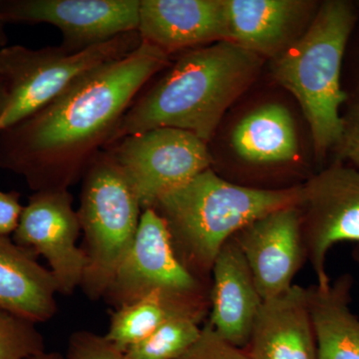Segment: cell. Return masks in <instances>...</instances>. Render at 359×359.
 <instances>
[{"instance_id":"6da1fadb","label":"cell","mask_w":359,"mask_h":359,"mask_svg":"<svg viewBox=\"0 0 359 359\" xmlns=\"http://www.w3.org/2000/svg\"><path fill=\"white\" fill-rule=\"evenodd\" d=\"M170 55L142 41L73 82L41 109L0 131V168L34 192L68 190L109 146L123 116Z\"/></svg>"},{"instance_id":"7a4b0ae2","label":"cell","mask_w":359,"mask_h":359,"mask_svg":"<svg viewBox=\"0 0 359 359\" xmlns=\"http://www.w3.org/2000/svg\"><path fill=\"white\" fill-rule=\"evenodd\" d=\"M263 63L261 56L230 41L184 51L166 74L132 103L111 144L160 127L190 132L208 143Z\"/></svg>"},{"instance_id":"3957f363","label":"cell","mask_w":359,"mask_h":359,"mask_svg":"<svg viewBox=\"0 0 359 359\" xmlns=\"http://www.w3.org/2000/svg\"><path fill=\"white\" fill-rule=\"evenodd\" d=\"M301 200L302 185L283 189L236 185L210 168L161 196L151 209L166 224L181 263L198 278L211 282L219 252L238 231L269 212L299 205Z\"/></svg>"},{"instance_id":"277c9868","label":"cell","mask_w":359,"mask_h":359,"mask_svg":"<svg viewBox=\"0 0 359 359\" xmlns=\"http://www.w3.org/2000/svg\"><path fill=\"white\" fill-rule=\"evenodd\" d=\"M358 14L354 1L320 2L308 29L271 60L273 78L301 105L320 162L339 140L341 108L349 98L342 88V69Z\"/></svg>"},{"instance_id":"5b68a950","label":"cell","mask_w":359,"mask_h":359,"mask_svg":"<svg viewBox=\"0 0 359 359\" xmlns=\"http://www.w3.org/2000/svg\"><path fill=\"white\" fill-rule=\"evenodd\" d=\"M142 212L133 187L104 149L85 171L77 211L84 237L81 248L86 257L80 287L91 301L103 299L131 249Z\"/></svg>"},{"instance_id":"8992f818","label":"cell","mask_w":359,"mask_h":359,"mask_svg":"<svg viewBox=\"0 0 359 359\" xmlns=\"http://www.w3.org/2000/svg\"><path fill=\"white\" fill-rule=\"evenodd\" d=\"M141 43L140 34L133 32L80 52L60 45L0 48V84L6 95L0 131L41 109L86 73L129 55Z\"/></svg>"},{"instance_id":"52a82bcc","label":"cell","mask_w":359,"mask_h":359,"mask_svg":"<svg viewBox=\"0 0 359 359\" xmlns=\"http://www.w3.org/2000/svg\"><path fill=\"white\" fill-rule=\"evenodd\" d=\"M154 292L204 318L209 313L211 282L198 278L181 263L166 224L155 210L149 208L142 212L131 249L116 271L103 299L116 309Z\"/></svg>"},{"instance_id":"ba28073f","label":"cell","mask_w":359,"mask_h":359,"mask_svg":"<svg viewBox=\"0 0 359 359\" xmlns=\"http://www.w3.org/2000/svg\"><path fill=\"white\" fill-rule=\"evenodd\" d=\"M105 150L129 180L143 210L210 169L212 163L208 143L190 132L169 127L129 135Z\"/></svg>"},{"instance_id":"9c48e42d","label":"cell","mask_w":359,"mask_h":359,"mask_svg":"<svg viewBox=\"0 0 359 359\" xmlns=\"http://www.w3.org/2000/svg\"><path fill=\"white\" fill-rule=\"evenodd\" d=\"M299 209L306 261L316 285L327 287V257L335 244L354 243L359 257V170L334 161L302 185Z\"/></svg>"},{"instance_id":"30bf717a","label":"cell","mask_w":359,"mask_h":359,"mask_svg":"<svg viewBox=\"0 0 359 359\" xmlns=\"http://www.w3.org/2000/svg\"><path fill=\"white\" fill-rule=\"evenodd\" d=\"M6 23L50 25L60 32V46L80 52L138 32L140 0H6Z\"/></svg>"},{"instance_id":"8fae6325","label":"cell","mask_w":359,"mask_h":359,"mask_svg":"<svg viewBox=\"0 0 359 359\" xmlns=\"http://www.w3.org/2000/svg\"><path fill=\"white\" fill-rule=\"evenodd\" d=\"M78 212L68 190L34 192L23 207L13 242L48 262L58 294L70 295L81 285L86 257L77 241Z\"/></svg>"},{"instance_id":"7c38bea8","label":"cell","mask_w":359,"mask_h":359,"mask_svg":"<svg viewBox=\"0 0 359 359\" xmlns=\"http://www.w3.org/2000/svg\"><path fill=\"white\" fill-rule=\"evenodd\" d=\"M263 301L283 294L306 261L299 205L269 212L233 236Z\"/></svg>"},{"instance_id":"4fadbf2b","label":"cell","mask_w":359,"mask_h":359,"mask_svg":"<svg viewBox=\"0 0 359 359\" xmlns=\"http://www.w3.org/2000/svg\"><path fill=\"white\" fill-rule=\"evenodd\" d=\"M228 40L271 60L308 29L320 4L306 0H224Z\"/></svg>"},{"instance_id":"5bb4252c","label":"cell","mask_w":359,"mask_h":359,"mask_svg":"<svg viewBox=\"0 0 359 359\" xmlns=\"http://www.w3.org/2000/svg\"><path fill=\"white\" fill-rule=\"evenodd\" d=\"M142 41L168 55L228 40L224 0H140Z\"/></svg>"},{"instance_id":"9a60e30c","label":"cell","mask_w":359,"mask_h":359,"mask_svg":"<svg viewBox=\"0 0 359 359\" xmlns=\"http://www.w3.org/2000/svg\"><path fill=\"white\" fill-rule=\"evenodd\" d=\"M263 302L233 237L224 244L212 266L208 323L229 344L245 349Z\"/></svg>"},{"instance_id":"2e32d148","label":"cell","mask_w":359,"mask_h":359,"mask_svg":"<svg viewBox=\"0 0 359 359\" xmlns=\"http://www.w3.org/2000/svg\"><path fill=\"white\" fill-rule=\"evenodd\" d=\"M245 351L252 359H318L306 289L264 301Z\"/></svg>"},{"instance_id":"e0dca14e","label":"cell","mask_w":359,"mask_h":359,"mask_svg":"<svg viewBox=\"0 0 359 359\" xmlns=\"http://www.w3.org/2000/svg\"><path fill=\"white\" fill-rule=\"evenodd\" d=\"M55 280L37 257L0 236V306L35 323L57 313Z\"/></svg>"},{"instance_id":"ac0fdd59","label":"cell","mask_w":359,"mask_h":359,"mask_svg":"<svg viewBox=\"0 0 359 359\" xmlns=\"http://www.w3.org/2000/svg\"><path fill=\"white\" fill-rule=\"evenodd\" d=\"M353 276L306 289L318 359H359V318L351 311Z\"/></svg>"},{"instance_id":"d6986e66","label":"cell","mask_w":359,"mask_h":359,"mask_svg":"<svg viewBox=\"0 0 359 359\" xmlns=\"http://www.w3.org/2000/svg\"><path fill=\"white\" fill-rule=\"evenodd\" d=\"M231 144L252 164H278L297 158L299 142L290 111L280 104L262 106L245 116L233 132Z\"/></svg>"},{"instance_id":"ffe728a7","label":"cell","mask_w":359,"mask_h":359,"mask_svg":"<svg viewBox=\"0 0 359 359\" xmlns=\"http://www.w3.org/2000/svg\"><path fill=\"white\" fill-rule=\"evenodd\" d=\"M190 318L202 323L204 316L192 309L154 292L140 301L116 309L111 313L109 328L105 339L125 353L153 334L169 320Z\"/></svg>"},{"instance_id":"44dd1931","label":"cell","mask_w":359,"mask_h":359,"mask_svg":"<svg viewBox=\"0 0 359 359\" xmlns=\"http://www.w3.org/2000/svg\"><path fill=\"white\" fill-rule=\"evenodd\" d=\"M190 318L166 321L147 339L125 351L128 359H178L199 339L202 327Z\"/></svg>"},{"instance_id":"7402d4cb","label":"cell","mask_w":359,"mask_h":359,"mask_svg":"<svg viewBox=\"0 0 359 359\" xmlns=\"http://www.w3.org/2000/svg\"><path fill=\"white\" fill-rule=\"evenodd\" d=\"M36 325L0 306V359H29L46 351Z\"/></svg>"},{"instance_id":"603a6c76","label":"cell","mask_w":359,"mask_h":359,"mask_svg":"<svg viewBox=\"0 0 359 359\" xmlns=\"http://www.w3.org/2000/svg\"><path fill=\"white\" fill-rule=\"evenodd\" d=\"M346 104L339 140L332 153L337 162L348 161L359 168V95L349 96Z\"/></svg>"},{"instance_id":"cb8c5ba5","label":"cell","mask_w":359,"mask_h":359,"mask_svg":"<svg viewBox=\"0 0 359 359\" xmlns=\"http://www.w3.org/2000/svg\"><path fill=\"white\" fill-rule=\"evenodd\" d=\"M66 356L68 359H128L104 335L88 330H79L71 334Z\"/></svg>"},{"instance_id":"d4e9b609","label":"cell","mask_w":359,"mask_h":359,"mask_svg":"<svg viewBox=\"0 0 359 359\" xmlns=\"http://www.w3.org/2000/svg\"><path fill=\"white\" fill-rule=\"evenodd\" d=\"M178 359H252L245 349L229 344L208 323L195 344Z\"/></svg>"},{"instance_id":"484cf974","label":"cell","mask_w":359,"mask_h":359,"mask_svg":"<svg viewBox=\"0 0 359 359\" xmlns=\"http://www.w3.org/2000/svg\"><path fill=\"white\" fill-rule=\"evenodd\" d=\"M20 198V194L14 191H0V236L8 237L18 228L25 207L21 205Z\"/></svg>"},{"instance_id":"4316f807","label":"cell","mask_w":359,"mask_h":359,"mask_svg":"<svg viewBox=\"0 0 359 359\" xmlns=\"http://www.w3.org/2000/svg\"><path fill=\"white\" fill-rule=\"evenodd\" d=\"M351 36L358 39L354 50V58H353V75L351 76V82L348 86L344 89V92L348 96L359 95V14L355 26H354Z\"/></svg>"},{"instance_id":"83f0119b","label":"cell","mask_w":359,"mask_h":359,"mask_svg":"<svg viewBox=\"0 0 359 359\" xmlns=\"http://www.w3.org/2000/svg\"><path fill=\"white\" fill-rule=\"evenodd\" d=\"M1 4V1H0ZM6 21L2 18L1 13H0V48L8 46V37H7L6 32Z\"/></svg>"},{"instance_id":"f1b7e54d","label":"cell","mask_w":359,"mask_h":359,"mask_svg":"<svg viewBox=\"0 0 359 359\" xmlns=\"http://www.w3.org/2000/svg\"><path fill=\"white\" fill-rule=\"evenodd\" d=\"M29 359H68L67 356L62 355V354L59 353H55V351H45L43 353L36 354V355L32 356V358Z\"/></svg>"},{"instance_id":"f546056e","label":"cell","mask_w":359,"mask_h":359,"mask_svg":"<svg viewBox=\"0 0 359 359\" xmlns=\"http://www.w3.org/2000/svg\"><path fill=\"white\" fill-rule=\"evenodd\" d=\"M6 92H4V87L0 84V116H1L2 112H4V107H6Z\"/></svg>"}]
</instances>
